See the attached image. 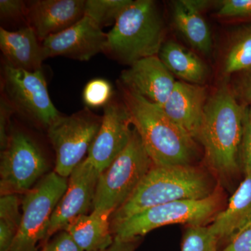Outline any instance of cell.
Listing matches in <instances>:
<instances>
[{"mask_svg": "<svg viewBox=\"0 0 251 251\" xmlns=\"http://www.w3.org/2000/svg\"><path fill=\"white\" fill-rule=\"evenodd\" d=\"M122 87V86H121ZM122 101L153 166H188L196 153L195 140L161 107L122 87Z\"/></svg>", "mask_w": 251, "mask_h": 251, "instance_id": "6da1fadb", "label": "cell"}, {"mask_svg": "<svg viewBox=\"0 0 251 251\" xmlns=\"http://www.w3.org/2000/svg\"><path fill=\"white\" fill-rule=\"evenodd\" d=\"M246 108L226 85L207 99L198 141L208 163L219 175L227 176L237 171Z\"/></svg>", "mask_w": 251, "mask_h": 251, "instance_id": "7a4b0ae2", "label": "cell"}, {"mask_svg": "<svg viewBox=\"0 0 251 251\" xmlns=\"http://www.w3.org/2000/svg\"><path fill=\"white\" fill-rule=\"evenodd\" d=\"M210 181L204 172L191 166H155L134 193L110 216L117 224L150 208L175 201L202 200L211 196Z\"/></svg>", "mask_w": 251, "mask_h": 251, "instance_id": "3957f363", "label": "cell"}, {"mask_svg": "<svg viewBox=\"0 0 251 251\" xmlns=\"http://www.w3.org/2000/svg\"><path fill=\"white\" fill-rule=\"evenodd\" d=\"M164 23L156 2L135 0L107 34L105 53L126 64L158 56L165 43Z\"/></svg>", "mask_w": 251, "mask_h": 251, "instance_id": "277c9868", "label": "cell"}, {"mask_svg": "<svg viewBox=\"0 0 251 251\" xmlns=\"http://www.w3.org/2000/svg\"><path fill=\"white\" fill-rule=\"evenodd\" d=\"M153 166L139 134L133 128L125 150L100 173L92 210L116 211L134 193Z\"/></svg>", "mask_w": 251, "mask_h": 251, "instance_id": "5b68a950", "label": "cell"}, {"mask_svg": "<svg viewBox=\"0 0 251 251\" xmlns=\"http://www.w3.org/2000/svg\"><path fill=\"white\" fill-rule=\"evenodd\" d=\"M68 184L67 178L51 172L25 194L21 226L9 251H37L46 244L51 216Z\"/></svg>", "mask_w": 251, "mask_h": 251, "instance_id": "8992f818", "label": "cell"}, {"mask_svg": "<svg viewBox=\"0 0 251 251\" xmlns=\"http://www.w3.org/2000/svg\"><path fill=\"white\" fill-rule=\"evenodd\" d=\"M219 206L216 194L202 200L175 201L138 213L117 224L110 225L115 239H140L150 231L170 224L202 225L215 214Z\"/></svg>", "mask_w": 251, "mask_h": 251, "instance_id": "52a82bcc", "label": "cell"}, {"mask_svg": "<svg viewBox=\"0 0 251 251\" xmlns=\"http://www.w3.org/2000/svg\"><path fill=\"white\" fill-rule=\"evenodd\" d=\"M48 170L47 159L35 140L23 130L11 128L1 153V196L25 194Z\"/></svg>", "mask_w": 251, "mask_h": 251, "instance_id": "ba28073f", "label": "cell"}, {"mask_svg": "<svg viewBox=\"0 0 251 251\" xmlns=\"http://www.w3.org/2000/svg\"><path fill=\"white\" fill-rule=\"evenodd\" d=\"M103 116L86 108L70 116H61L47 128L54 151V172L63 177L70 176L88 153Z\"/></svg>", "mask_w": 251, "mask_h": 251, "instance_id": "9c48e42d", "label": "cell"}, {"mask_svg": "<svg viewBox=\"0 0 251 251\" xmlns=\"http://www.w3.org/2000/svg\"><path fill=\"white\" fill-rule=\"evenodd\" d=\"M4 95L33 122L48 128L62 115L50 97L42 69L29 72L4 65Z\"/></svg>", "mask_w": 251, "mask_h": 251, "instance_id": "30bf717a", "label": "cell"}, {"mask_svg": "<svg viewBox=\"0 0 251 251\" xmlns=\"http://www.w3.org/2000/svg\"><path fill=\"white\" fill-rule=\"evenodd\" d=\"M100 175L87 159L74 169L69 176L67 191L51 216L46 244L51 236L64 230L74 220L85 215L91 208L92 209Z\"/></svg>", "mask_w": 251, "mask_h": 251, "instance_id": "8fae6325", "label": "cell"}, {"mask_svg": "<svg viewBox=\"0 0 251 251\" xmlns=\"http://www.w3.org/2000/svg\"><path fill=\"white\" fill-rule=\"evenodd\" d=\"M124 102L111 100L104 107L103 120L86 159L103 173L129 143L133 129Z\"/></svg>", "mask_w": 251, "mask_h": 251, "instance_id": "7c38bea8", "label": "cell"}, {"mask_svg": "<svg viewBox=\"0 0 251 251\" xmlns=\"http://www.w3.org/2000/svg\"><path fill=\"white\" fill-rule=\"evenodd\" d=\"M107 34L95 23L84 16L78 22L41 42L44 59L62 57L87 61L105 50Z\"/></svg>", "mask_w": 251, "mask_h": 251, "instance_id": "4fadbf2b", "label": "cell"}, {"mask_svg": "<svg viewBox=\"0 0 251 251\" xmlns=\"http://www.w3.org/2000/svg\"><path fill=\"white\" fill-rule=\"evenodd\" d=\"M120 80L122 87L160 107L166 103L176 82L158 56L145 57L130 64L122 72Z\"/></svg>", "mask_w": 251, "mask_h": 251, "instance_id": "5bb4252c", "label": "cell"}, {"mask_svg": "<svg viewBox=\"0 0 251 251\" xmlns=\"http://www.w3.org/2000/svg\"><path fill=\"white\" fill-rule=\"evenodd\" d=\"M86 0H37L27 6L29 27L42 42L78 22L85 16Z\"/></svg>", "mask_w": 251, "mask_h": 251, "instance_id": "9a60e30c", "label": "cell"}, {"mask_svg": "<svg viewBox=\"0 0 251 251\" xmlns=\"http://www.w3.org/2000/svg\"><path fill=\"white\" fill-rule=\"evenodd\" d=\"M207 99L204 86L176 81L174 90L161 108L176 125L198 141Z\"/></svg>", "mask_w": 251, "mask_h": 251, "instance_id": "2e32d148", "label": "cell"}, {"mask_svg": "<svg viewBox=\"0 0 251 251\" xmlns=\"http://www.w3.org/2000/svg\"><path fill=\"white\" fill-rule=\"evenodd\" d=\"M35 31L29 26L11 31L0 28V49L4 64L29 72L42 69V46Z\"/></svg>", "mask_w": 251, "mask_h": 251, "instance_id": "e0dca14e", "label": "cell"}, {"mask_svg": "<svg viewBox=\"0 0 251 251\" xmlns=\"http://www.w3.org/2000/svg\"><path fill=\"white\" fill-rule=\"evenodd\" d=\"M207 1L178 0L173 6V20L178 30L198 52L209 54L212 50V36L202 16Z\"/></svg>", "mask_w": 251, "mask_h": 251, "instance_id": "ac0fdd59", "label": "cell"}, {"mask_svg": "<svg viewBox=\"0 0 251 251\" xmlns=\"http://www.w3.org/2000/svg\"><path fill=\"white\" fill-rule=\"evenodd\" d=\"M251 224V174L245 179L229 199L226 210L216 216L209 226L218 240L230 242L240 231Z\"/></svg>", "mask_w": 251, "mask_h": 251, "instance_id": "d6986e66", "label": "cell"}, {"mask_svg": "<svg viewBox=\"0 0 251 251\" xmlns=\"http://www.w3.org/2000/svg\"><path fill=\"white\" fill-rule=\"evenodd\" d=\"M112 214L111 211L93 209L89 215L74 220L64 230L84 251H103L114 242L110 227Z\"/></svg>", "mask_w": 251, "mask_h": 251, "instance_id": "ffe728a7", "label": "cell"}, {"mask_svg": "<svg viewBox=\"0 0 251 251\" xmlns=\"http://www.w3.org/2000/svg\"><path fill=\"white\" fill-rule=\"evenodd\" d=\"M158 56L171 74L184 82L202 85L207 78L209 69L205 63L174 41L165 42Z\"/></svg>", "mask_w": 251, "mask_h": 251, "instance_id": "44dd1931", "label": "cell"}, {"mask_svg": "<svg viewBox=\"0 0 251 251\" xmlns=\"http://www.w3.org/2000/svg\"><path fill=\"white\" fill-rule=\"evenodd\" d=\"M22 214L16 195H4L0 199V251H9L21 226Z\"/></svg>", "mask_w": 251, "mask_h": 251, "instance_id": "7402d4cb", "label": "cell"}, {"mask_svg": "<svg viewBox=\"0 0 251 251\" xmlns=\"http://www.w3.org/2000/svg\"><path fill=\"white\" fill-rule=\"evenodd\" d=\"M251 67V24L242 28L231 43L226 57L225 74L243 72Z\"/></svg>", "mask_w": 251, "mask_h": 251, "instance_id": "603a6c76", "label": "cell"}, {"mask_svg": "<svg viewBox=\"0 0 251 251\" xmlns=\"http://www.w3.org/2000/svg\"><path fill=\"white\" fill-rule=\"evenodd\" d=\"M132 0H86L85 16L90 18L99 27L114 23L132 2Z\"/></svg>", "mask_w": 251, "mask_h": 251, "instance_id": "cb8c5ba5", "label": "cell"}, {"mask_svg": "<svg viewBox=\"0 0 251 251\" xmlns=\"http://www.w3.org/2000/svg\"><path fill=\"white\" fill-rule=\"evenodd\" d=\"M218 243L209 227L189 226L183 236L181 251H218Z\"/></svg>", "mask_w": 251, "mask_h": 251, "instance_id": "d4e9b609", "label": "cell"}, {"mask_svg": "<svg viewBox=\"0 0 251 251\" xmlns=\"http://www.w3.org/2000/svg\"><path fill=\"white\" fill-rule=\"evenodd\" d=\"M112 87L108 80L97 78L86 85L82 93L84 102L89 108L105 107L112 100Z\"/></svg>", "mask_w": 251, "mask_h": 251, "instance_id": "484cf974", "label": "cell"}, {"mask_svg": "<svg viewBox=\"0 0 251 251\" xmlns=\"http://www.w3.org/2000/svg\"><path fill=\"white\" fill-rule=\"evenodd\" d=\"M216 16L223 18H251V0H224Z\"/></svg>", "mask_w": 251, "mask_h": 251, "instance_id": "4316f807", "label": "cell"}, {"mask_svg": "<svg viewBox=\"0 0 251 251\" xmlns=\"http://www.w3.org/2000/svg\"><path fill=\"white\" fill-rule=\"evenodd\" d=\"M15 109L5 96L1 98L0 102V145L1 150H4L9 139L10 130V117Z\"/></svg>", "mask_w": 251, "mask_h": 251, "instance_id": "83f0119b", "label": "cell"}, {"mask_svg": "<svg viewBox=\"0 0 251 251\" xmlns=\"http://www.w3.org/2000/svg\"><path fill=\"white\" fill-rule=\"evenodd\" d=\"M45 246L46 251H84L66 230L57 232Z\"/></svg>", "mask_w": 251, "mask_h": 251, "instance_id": "f1b7e54d", "label": "cell"}, {"mask_svg": "<svg viewBox=\"0 0 251 251\" xmlns=\"http://www.w3.org/2000/svg\"><path fill=\"white\" fill-rule=\"evenodd\" d=\"M248 108H246L244 117V130L241 151H242V161L246 175L251 174V122L248 117Z\"/></svg>", "mask_w": 251, "mask_h": 251, "instance_id": "f546056e", "label": "cell"}, {"mask_svg": "<svg viewBox=\"0 0 251 251\" xmlns=\"http://www.w3.org/2000/svg\"><path fill=\"white\" fill-rule=\"evenodd\" d=\"M27 6L21 0H1L0 16L1 19H16L27 17Z\"/></svg>", "mask_w": 251, "mask_h": 251, "instance_id": "4dcf8cb0", "label": "cell"}, {"mask_svg": "<svg viewBox=\"0 0 251 251\" xmlns=\"http://www.w3.org/2000/svg\"><path fill=\"white\" fill-rule=\"evenodd\" d=\"M221 251H251V224L240 231Z\"/></svg>", "mask_w": 251, "mask_h": 251, "instance_id": "1f68e13d", "label": "cell"}, {"mask_svg": "<svg viewBox=\"0 0 251 251\" xmlns=\"http://www.w3.org/2000/svg\"><path fill=\"white\" fill-rule=\"evenodd\" d=\"M244 75L241 78L239 85V92L241 97L247 103H251V67L244 71Z\"/></svg>", "mask_w": 251, "mask_h": 251, "instance_id": "d6a6232c", "label": "cell"}, {"mask_svg": "<svg viewBox=\"0 0 251 251\" xmlns=\"http://www.w3.org/2000/svg\"><path fill=\"white\" fill-rule=\"evenodd\" d=\"M140 239L123 240V239H115L111 245L107 249L100 251H135L138 247V240Z\"/></svg>", "mask_w": 251, "mask_h": 251, "instance_id": "836d02e7", "label": "cell"}, {"mask_svg": "<svg viewBox=\"0 0 251 251\" xmlns=\"http://www.w3.org/2000/svg\"><path fill=\"white\" fill-rule=\"evenodd\" d=\"M248 117H249V120L251 122V103H250V107L248 108L247 110Z\"/></svg>", "mask_w": 251, "mask_h": 251, "instance_id": "e575fe53", "label": "cell"}, {"mask_svg": "<svg viewBox=\"0 0 251 251\" xmlns=\"http://www.w3.org/2000/svg\"><path fill=\"white\" fill-rule=\"evenodd\" d=\"M39 251H46L45 246H43L42 249H41V250Z\"/></svg>", "mask_w": 251, "mask_h": 251, "instance_id": "d590c367", "label": "cell"}]
</instances>
